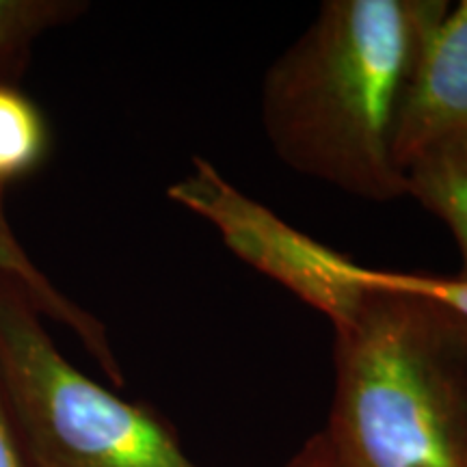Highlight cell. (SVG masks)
<instances>
[{"label":"cell","instance_id":"obj_7","mask_svg":"<svg viewBox=\"0 0 467 467\" xmlns=\"http://www.w3.org/2000/svg\"><path fill=\"white\" fill-rule=\"evenodd\" d=\"M407 197L448 225L467 273V134L433 145L409 165Z\"/></svg>","mask_w":467,"mask_h":467},{"label":"cell","instance_id":"obj_6","mask_svg":"<svg viewBox=\"0 0 467 467\" xmlns=\"http://www.w3.org/2000/svg\"><path fill=\"white\" fill-rule=\"evenodd\" d=\"M5 192L7 189H0V277H7L20 285L46 320H52V323L72 331L76 340L83 344L87 353L100 364L110 381L124 385V372H121L113 344H110L107 325L69 299L66 292L58 290L55 282L31 258L11 225Z\"/></svg>","mask_w":467,"mask_h":467},{"label":"cell","instance_id":"obj_8","mask_svg":"<svg viewBox=\"0 0 467 467\" xmlns=\"http://www.w3.org/2000/svg\"><path fill=\"white\" fill-rule=\"evenodd\" d=\"M87 11L83 0H0V83H14L44 35Z\"/></svg>","mask_w":467,"mask_h":467},{"label":"cell","instance_id":"obj_9","mask_svg":"<svg viewBox=\"0 0 467 467\" xmlns=\"http://www.w3.org/2000/svg\"><path fill=\"white\" fill-rule=\"evenodd\" d=\"M50 126L42 109L14 83H0V189L42 167Z\"/></svg>","mask_w":467,"mask_h":467},{"label":"cell","instance_id":"obj_12","mask_svg":"<svg viewBox=\"0 0 467 467\" xmlns=\"http://www.w3.org/2000/svg\"><path fill=\"white\" fill-rule=\"evenodd\" d=\"M285 467H337L334 457H331L329 446H327L323 433H317L312 440L306 441V446L301 448L295 457L290 459V463Z\"/></svg>","mask_w":467,"mask_h":467},{"label":"cell","instance_id":"obj_4","mask_svg":"<svg viewBox=\"0 0 467 467\" xmlns=\"http://www.w3.org/2000/svg\"><path fill=\"white\" fill-rule=\"evenodd\" d=\"M167 197L208 221L234 255L318 309L334 329L348 325L364 303L368 290L359 284V265L251 200L213 162L197 156Z\"/></svg>","mask_w":467,"mask_h":467},{"label":"cell","instance_id":"obj_1","mask_svg":"<svg viewBox=\"0 0 467 467\" xmlns=\"http://www.w3.org/2000/svg\"><path fill=\"white\" fill-rule=\"evenodd\" d=\"M446 0H327L262 80V128L277 159L366 202L407 197L396 137Z\"/></svg>","mask_w":467,"mask_h":467},{"label":"cell","instance_id":"obj_10","mask_svg":"<svg viewBox=\"0 0 467 467\" xmlns=\"http://www.w3.org/2000/svg\"><path fill=\"white\" fill-rule=\"evenodd\" d=\"M359 284L364 290L396 292V295L420 296L446 307L454 317L467 323V273L459 275H429V273L381 271L359 266Z\"/></svg>","mask_w":467,"mask_h":467},{"label":"cell","instance_id":"obj_2","mask_svg":"<svg viewBox=\"0 0 467 467\" xmlns=\"http://www.w3.org/2000/svg\"><path fill=\"white\" fill-rule=\"evenodd\" d=\"M323 437L337 467H467V323L420 296L368 290L334 329Z\"/></svg>","mask_w":467,"mask_h":467},{"label":"cell","instance_id":"obj_3","mask_svg":"<svg viewBox=\"0 0 467 467\" xmlns=\"http://www.w3.org/2000/svg\"><path fill=\"white\" fill-rule=\"evenodd\" d=\"M0 389L31 467H200L154 409L96 383L0 277Z\"/></svg>","mask_w":467,"mask_h":467},{"label":"cell","instance_id":"obj_11","mask_svg":"<svg viewBox=\"0 0 467 467\" xmlns=\"http://www.w3.org/2000/svg\"><path fill=\"white\" fill-rule=\"evenodd\" d=\"M0 467H31L0 389Z\"/></svg>","mask_w":467,"mask_h":467},{"label":"cell","instance_id":"obj_5","mask_svg":"<svg viewBox=\"0 0 467 467\" xmlns=\"http://www.w3.org/2000/svg\"><path fill=\"white\" fill-rule=\"evenodd\" d=\"M467 134V0L451 9L426 46L402 109L396 159L402 171L437 143Z\"/></svg>","mask_w":467,"mask_h":467}]
</instances>
